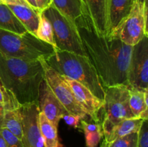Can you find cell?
I'll return each mask as SVG.
<instances>
[{"label": "cell", "instance_id": "6da1fadb", "mask_svg": "<svg viewBox=\"0 0 148 147\" xmlns=\"http://www.w3.org/2000/svg\"><path fill=\"white\" fill-rule=\"evenodd\" d=\"M75 23L84 50L96 70L103 87L128 86L127 72L133 46L109 35H98L86 14Z\"/></svg>", "mask_w": 148, "mask_h": 147}, {"label": "cell", "instance_id": "7a4b0ae2", "mask_svg": "<svg viewBox=\"0 0 148 147\" xmlns=\"http://www.w3.org/2000/svg\"><path fill=\"white\" fill-rule=\"evenodd\" d=\"M43 79L44 70L40 60L25 61L0 53V80L20 105L37 102Z\"/></svg>", "mask_w": 148, "mask_h": 147}, {"label": "cell", "instance_id": "3957f363", "mask_svg": "<svg viewBox=\"0 0 148 147\" xmlns=\"http://www.w3.org/2000/svg\"><path fill=\"white\" fill-rule=\"evenodd\" d=\"M45 61L61 75L79 82L95 97L103 100L105 90L88 56L56 50L54 54Z\"/></svg>", "mask_w": 148, "mask_h": 147}, {"label": "cell", "instance_id": "277c9868", "mask_svg": "<svg viewBox=\"0 0 148 147\" xmlns=\"http://www.w3.org/2000/svg\"><path fill=\"white\" fill-rule=\"evenodd\" d=\"M56 49L29 32L16 34L0 29V53L25 61L46 60Z\"/></svg>", "mask_w": 148, "mask_h": 147}, {"label": "cell", "instance_id": "5b68a950", "mask_svg": "<svg viewBox=\"0 0 148 147\" xmlns=\"http://www.w3.org/2000/svg\"><path fill=\"white\" fill-rule=\"evenodd\" d=\"M105 96L101 120L103 136L106 138L112 128L124 120L134 118L129 105V86L119 84L104 88Z\"/></svg>", "mask_w": 148, "mask_h": 147}, {"label": "cell", "instance_id": "8992f818", "mask_svg": "<svg viewBox=\"0 0 148 147\" xmlns=\"http://www.w3.org/2000/svg\"><path fill=\"white\" fill-rule=\"evenodd\" d=\"M42 13L51 24L56 50L87 56L75 23L62 15L52 4Z\"/></svg>", "mask_w": 148, "mask_h": 147}, {"label": "cell", "instance_id": "52a82bcc", "mask_svg": "<svg viewBox=\"0 0 148 147\" xmlns=\"http://www.w3.org/2000/svg\"><path fill=\"white\" fill-rule=\"evenodd\" d=\"M147 10V1L135 0L130 14L108 35L127 46H135L148 36Z\"/></svg>", "mask_w": 148, "mask_h": 147}, {"label": "cell", "instance_id": "ba28073f", "mask_svg": "<svg viewBox=\"0 0 148 147\" xmlns=\"http://www.w3.org/2000/svg\"><path fill=\"white\" fill-rule=\"evenodd\" d=\"M44 70V79L52 92L68 113L85 118L87 113L76 100L72 89L62 75L52 69L44 60H40Z\"/></svg>", "mask_w": 148, "mask_h": 147}, {"label": "cell", "instance_id": "9c48e42d", "mask_svg": "<svg viewBox=\"0 0 148 147\" xmlns=\"http://www.w3.org/2000/svg\"><path fill=\"white\" fill-rule=\"evenodd\" d=\"M128 86L148 90V36L133 46L127 72Z\"/></svg>", "mask_w": 148, "mask_h": 147}, {"label": "cell", "instance_id": "30bf717a", "mask_svg": "<svg viewBox=\"0 0 148 147\" xmlns=\"http://www.w3.org/2000/svg\"><path fill=\"white\" fill-rule=\"evenodd\" d=\"M18 110L23 125L21 141L24 147H45L39 127L38 115L40 109L38 102L21 105Z\"/></svg>", "mask_w": 148, "mask_h": 147}, {"label": "cell", "instance_id": "8fae6325", "mask_svg": "<svg viewBox=\"0 0 148 147\" xmlns=\"http://www.w3.org/2000/svg\"><path fill=\"white\" fill-rule=\"evenodd\" d=\"M40 112L45 115L48 120L58 129L59 120L62 116L68 113L59 99L43 79L40 83L37 99Z\"/></svg>", "mask_w": 148, "mask_h": 147}, {"label": "cell", "instance_id": "7c38bea8", "mask_svg": "<svg viewBox=\"0 0 148 147\" xmlns=\"http://www.w3.org/2000/svg\"><path fill=\"white\" fill-rule=\"evenodd\" d=\"M63 77L72 89L76 100L86 112L87 115L90 117L94 122L101 123L99 113L103 105V100L95 97L88 88L79 82L67 76H63Z\"/></svg>", "mask_w": 148, "mask_h": 147}, {"label": "cell", "instance_id": "4fadbf2b", "mask_svg": "<svg viewBox=\"0 0 148 147\" xmlns=\"http://www.w3.org/2000/svg\"><path fill=\"white\" fill-rule=\"evenodd\" d=\"M85 14L92 22L97 33L108 35V0H82Z\"/></svg>", "mask_w": 148, "mask_h": 147}, {"label": "cell", "instance_id": "5bb4252c", "mask_svg": "<svg viewBox=\"0 0 148 147\" xmlns=\"http://www.w3.org/2000/svg\"><path fill=\"white\" fill-rule=\"evenodd\" d=\"M135 0H108V35L131 12Z\"/></svg>", "mask_w": 148, "mask_h": 147}, {"label": "cell", "instance_id": "9a60e30c", "mask_svg": "<svg viewBox=\"0 0 148 147\" xmlns=\"http://www.w3.org/2000/svg\"><path fill=\"white\" fill-rule=\"evenodd\" d=\"M27 32L36 36L39 22L40 12L30 7L24 5H7Z\"/></svg>", "mask_w": 148, "mask_h": 147}, {"label": "cell", "instance_id": "2e32d148", "mask_svg": "<svg viewBox=\"0 0 148 147\" xmlns=\"http://www.w3.org/2000/svg\"><path fill=\"white\" fill-rule=\"evenodd\" d=\"M129 105L134 118L148 120V90L141 91L129 86Z\"/></svg>", "mask_w": 148, "mask_h": 147}, {"label": "cell", "instance_id": "e0dca14e", "mask_svg": "<svg viewBox=\"0 0 148 147\" xmlns=\"http://www.w3.org/2000/svg\"><path fill=\"white\" fill-rule=\"evenodd\" d=\"M51 4L62 15L73 23L85 14L82 0H52Z\"/></svg>", "mask_w": 148, "mask_h": 147}, {"label": "cell", "instance_id": "ac0fdd59", "mask_svg": "<svg viewBox=\"0 0 148 147\" xmlns=\"http://www.w3.org/2000/svg\"><path fill=\"white\" fill-rule=\"evenodd\" d=\"M0 29L16 34H23L27 30L15 17L9 7L0 1Z\"/></svg>", "mask_w": 148, "mask_h": 147}, {"label": "cell", "instance_id": "d6986e66", "mask_svg": "<svg viewBox=\"0 0 148 147\" xmlns=\"http://www.w3.org/2000/svg\"><path fill=\"white\" fill-rule=\"evenodd\" d=\"M143 121V119L136 118L124 120L116 125L112 128L109 135L104 139L107 143H110L119 137L128 135L132 133L137 132Z\"/></svg>", "mask_w": 148, "mask_h": 147}, {"label": "cell", "instance_id": "ffe728a7", "mask_svg": "<svg viewBox=\"0 0 148 147\" xmlns=\"http://www.w3.org/2000/svg\"><path fill=\"white\" fill-rule=\"evenodd\" d=\"M38 120L45 147H63L59 142L57 128H55L40 112L38 115Z\"/></svg>", "mask_w": 148, "mask_h": 147}, {"label": "cell", "instance_id": "44dd1931", "mask_svg": "<svg viewBox=\"0 0 148 147\" xmlns=\"http://www.w3.org/2000/svg\"><path fill=\"white\" fill-rule=\"evenodd\" d=\"M80 127L84 131L87 147H97L103 137L101 123L88 122L85 120H80Z\"/></svg>", "mask_w": 148, "mask_h": 147}, {"label": "cell", "instance_id": "7402d4cb", "mask_svg": "<svg viewBox=\"0 0 148 147\" xmlns=\"http://www.w3.org/2000/svg\"><path fill=\"white\" fill-rule=\"evenodd\" d=\"M3 128L8 130L20 140L22 139L23 125L18 108L14 110H5L3 120Z\"/></svg>", "mask_w": 148, "mask_h": 147}, {"label": "cell", "instance_id": "603a6c76", "mask_svg": "<svg viewBox=\"0 0 148 147\" xmlns=\"http://www.w3.org/2000/svg\"><path fill=\"white\" fill-rule=\"evenodd\" d=\"M36 37L42 41L51 45L56 48L54 40H53L51 24L49 20L42 12H40V22H39L37 32H36Z\"/></svg>", "mask_w": 148, "mask_h": 147}, {"label": "cell", "instance_id": "cb8c5ba5", "mask_svg": "<svg viewBox=\"0 0 148 147\" xmlns=\"http://www.w3.org/2000/svg\"><path fill=\"white\" fill-rule=\"evenodd\" d=\"M137 132L119 137L110 143H107V147H137Z\"/></svg>", "mask_w": 148, "mask_h": 147}, {"label": "cell", "instance_id": "d4e9b609", "mask_svg": "<svg viewBox=\"0 0 148 147\" xmlns=\"http://www.w3.org/2000/svg\"><path fill=\"white\" fill-rule=\"evenodd\" d=\"M0 102L4 106L5 110L17 109L20 107L15 98L10 92L0 88Z\"/></svg>", "mask_w": 148, "mask_h": 147}, {"label": "cell", "instance_id": "484cf974", "mask_svg": "<svg viewBox=\"0 0 148 147\" xmlns=\"http://www.w3.org/2000/svg\"><path fill=\"white\" fill-rule=\"evenodd\" d=\"M137 147H148V120H143L137 131Z\"/></svg>", "mask_w": 148, "mask_h": 147}, {"label": "cell", "instance_id": "4316f807", "mask_svg": "<svg viewBox=\"0 0 148 147\" xmlns=\"http://www.w3.org/2000/svg\"><path fill=\"white\" fill-rule=\"evenodd\" d=\"M0 134L5 140L7 147H24L21 140L6 128H1L0 131Z\"/></svg>", "mask_w": 148, "mask_h": 147}, {"label": "cell", "instance_id": "83f0119b", "mask_svg": "<svg viewBox=\"0 0 148 147\" xmlns=\"http://www.w3.org/2000/svg\"><path fill=\"white\" fill-rule=\"evenodd\" d=\"M62 119L65 121L67 125L70 126L74 127L75 128H79V123L81 120H82L80 117L77 116V115H71L69 113H66L62 116Z\"/></svg>", "mask_w": 148, "mask_h": 147}, {"label": "cell", "instance_id": "f1b7e54d", "mask_svg": "<svg viewBox=\"0 0 148 147\" xmlns=\"http://www.w3.org/2000/svg\"><path fill=\"white\" fill-rule=\"evenodd\" d=\"M38 10L40 12L44 11L52 4V0H36Z\"/></svg>", "mask_w": 148, "mask_h": 147}, {"label": "cell", "instance_id": "f546056e", "mask_svg": "<svg viewBox=\"0 0 148 147\" xmlns=\"http://www.w3.org/2000/svg\"><path fill=\"white\" fill-rule=\"evenodd\" d=\"M6 5H24L30 7L26 0H0Z\"/></svg>", "mask_w": 148, "mask_h": 147}, {"label": "cell", "instance_id": "4dcf8cb0", "mask_svg": "<svg viewBox=\"0 0 148 147\" xmlns=\"http://www.w3.org/2000/svg\"><path fill=\"white\" fill-rule=\"evenodd\" d=\"M4 111H5L4 106L0 102V131L3 128V120H4Z\"/></svg>", "mask_w": 148, "mask_h": 147}, {"label": "cell", "instance_id": "1f68e13d", "mask_svg": "<svg viewBox=\"0 0 148 147\" xmlns=\"http://www.w3.org/2000/svg\"><path fill=\"white\" fill-rule=\"evenodd\" d=\"M26 1H27V2L28 3V4L30 5V7H31V8H33V10L38 11L37 7V4H36V0H26Z\"/></svg>", "mask_w": 148, "mask_h": 147}, {"label": "cell", "instance_id": "d6a6232c", "mask_svg": "<svg viewBox=\"0 0 148 147\" xmlns=\"http://www.w3.org/2000/svg\"><path fill=\"white\" fill-rule=\"evenodd\" d=\"M0 147H7L5 140L4 139L1 134H0Z\"/></svg>", "mask_w": 148, "mask_h": 147}, {"label": "cell", "instance_id": "836d02e7", "mask_svg": "<svg viewBox=\"0 0 148 147\" xmlns=\"http://www.w3.org/2000/svg\"><path fill=\"white\" fill-rule=\"evenodd\" d=\"M100 147H107V142L105 141V139L102 141V143H101Z\"/></svg>", "mask_w": 148, "mask_h": 147}, {"label": "cell", "instance_id": "e575fe53", "mask_svg": "<svg viewBox=\"0 0 148 147\" xmlns=\"http://www.w3.org/2000/svg\"><path fill=\"white\" fill-rule=\"evenodd\" d=\"M0 88H1V89H2L3 90H6V91H7V89H6L4 87V86H3V84H2V83H1V80H0ZM8 92H9V91H8Z\"/></svg>", "mask_w": 148, "mask_h": 147}]
</instances>
